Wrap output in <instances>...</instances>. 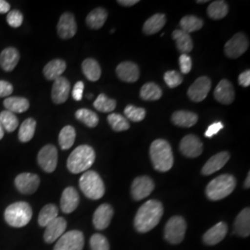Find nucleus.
<instances>
[{"mask_svg": "<svg viewBox=\"0 0 250 250\" xmlns=\"http://www.w3.org/2000/svg\"><path fill=\"white\" fill-rule=\"evenodd\" d=\"M163 206L160 201L151 199L140 207L134 217V227L139 232H149L161 222Z\"/></svg>", "mask_w": 250, "mask_h": 250, "instance_id": "obj_1", "label": "nucleus"}, {"mask_svg": "<svg viewBox=\"0 0 250 250\" xmlns=\"http://www.w3.org/2000/svg\"><path fill=\"white\" fill-rule=\"evenodd\" d=\"M149 155L154 169L161 172L168 171L173 165V154L171 146L164 139H157L150 146Z\"/></svg>", "mask_w": 250, "mask_h": 250, "instance_id": "obj_2", "label": "nucleus"}, {"mask_svg": "<svg viewBox=\"0 0 250 250\" xmlns=\"http://www.w3.org/2000/svg\"><path fill=\"white\" fill-rule=\"evenodd\" d=\"M96 160V153L93 147L87 145L77 146L68 158L67 168L72 173L77 174L89 169Z\"/></svg>", "mask_w": 250, "mask_h": 250, "instance_id": "obj_3", "label": "nucleus"}, {"mask_svg": "<svg viewBox=\"0 0 250 250\" xmlns=\"http://www.w3.org/2000/svg\"><path fill=\"white\" fill-rule=\"evenodd\" d=\"M236 186V180L231 174H223L213 179L206 188L208 199L217 201L231 195Z\"/></svg>", "mask_w": 250, "mask_h": 250, "instance_id": "obj_4", "label": "nucleus"}, {"mask_svg": "<svg viewBox=\"0 0 250 250\" xmlns=\"http://www.w3.org/2000/svg\"><path fill=\"white\" fill-rule=\"evenodd\" d=\"M33 217L31 206L24 201L12 203L5 209L4 218L11 227L21 228L30 223Z\"/></svg>", "mask_w": 250, "mask_h": 250, "instance_id": "obj_5", "label": "nucleus"}, {"mask_svg": "<svg viewBox=\"0 0 250 250\" xmlns=\"http://www.w3.org/2000/svg\"><path fill=\"white\" fill-rule=\"evenodd\" d=\"M82 192L93 200H98L105 194V186L99 173L95 170L85 171L79 180Z\"/></svg>", "mask_w": 250, "mask_h": 250, "instance_id": "obj_6", "label": "nucleus"}, {"mask_svg": "<svg viewBox=\"0 0 250 250\" xmlns=\"http://www.w3.org/2000/svg\"><path fill=\"white\" fill-rule=\"evenodd\" d=\"M187 232V223L183 217L173 216L165 226L164 236L167 241L177 245L182 243Z\"/></svg>", "mask_w": 250, "mask_h": 250, "instance_id": "obj_7", "label": "nucleus"}, {"mask_svg": "<svg viewBox=\"0 0 250 250\" xmlns=\"http://www.w3.org/2000/svg\"><path fill=\"white\" fill-rule=\"evenodd\" d=\"M84 237L81 231L72 230L65 232L58 239L54 250H83Z\"/></svg>", "mask_w": 250, "mask_h": 250, "instance_id": "obj_8", "label": "nucleus"}, {"mask_svg": "<svg viewBox=\"0 0 250 250\" xmlns=\"http://www.w3.org/2000/svg\"><path fill=\"white\" fill-rule=\"evenodd\" d=\"M250 45L248 37L243 33H238L224 45V53L230 59H237L245 53Z\"/></svg>", "mask_w": 250, "mask_h": 250, "instance_id": "obj_9", "label": "nucleus"}, {"mask_svg": "<svg viewBox=\"0 0 250 250\" xmlns=\"http://www.w3.org/2000/svg\"><path fill=\"white\" fill-rule=\"evenodd\" d=\"M37 162L42 170L51 173L57 168L58 149L53 145H46L41 148L37 156Z\"/></svg>", "mask_w": 250, "mask_h": 250, "instance_id": "obj_10", "label": "nucleus"}, {"mask_svg": "<svg viewBox=\"0 0 250 250\" xmlns=\"http://www.w3.org/2000/svg\"><path fill=\"white\" fill-rule=\"evenodd\" d=\"M14 185L20 193L23 195H32L39 188L40 178L35 173L23 172L15 178Z\"/></svg>", "mask_w": 250, "mask_h": 250, "instance_id": "obj_11", "label": "nucleus"}, {"mask_svg": "<svg viewBox=\"0 0 250 250\" xmlns=\"http://www.w3.org/2000/svg\"><path fill=\"white\" fill-rule=\"evenodd\" d=\"M155 188L154 182L148 176H139L135 178L132 184L131 193L134 200L139 201L148 197Z\"/></svg>", "mask_w": 250, "mask_h": 250, "instance_id": "obj_12", "label": "nucleus"}, {"mask_svg": "<svg viewBox=\"0 0 250 250\" xmlns=\"http://www.w3.org/2000/svg\"><path fill=\"white\" fill-rule=\"evenodd\" d=\"M211 87V81L207 76H201L195 81L188 91V97L192 101L201 102L207 98Z\"/></svg>", "mask_w": 250, "mask_h": 250, "instance_id": "obj_13", "label": "nucleus"}, {"mask_svg": "<svg viewBox=\"0 0 250 250\" xmlns=\"http://www.w3.org/2000/svg\"><path fill=\"white\" fill-rule=\"evenodd\" d=\"M180 151L188 158H197L203 152V144L194 134L186 135L180 143Z\"/></svg>", "mask_w": 250, "mask_h": 250, "instance_id": "obj_14", "label": "nucleus"}, {"mask_svg": "<svg viewBox=\"0 0 250 250\" xmlns=\"http://www.w3.org/2000/svg\"><path fill=\"white\" fill-rule=\"evenodd\" d=\"M77 24L73 14L65 12L61 16L58 23V35L62 39H70L75 36Z\"/></svg>", "mask_w": 250, "mask_h": 250, "instance_id": "obj_15", "label": "nucleus"}, {"mask_svg": "<svg viewBox=\"0 0 250 250\" xmlns=\"http://www.w3.org/2000/svg\"><path fill=\"white\" fill-rule=\"evenodd\" d=\"M67 228V222L62 217H57L52 222L45 226L44 240L48 244L57 241Z\"/></svg>", "mask_w": 250, "mask_h": 250, "instance_id": "obj_16", "label": "nucleus"}, {"mask_svg": "<svg viewBox=\"0 0 250 250\" xmlns=\"http://www.w3.org/2000/svg\"><path fill=\"white\" fill-rule=\"evenodd\" d=\"M71 90V83L65 77L61 76L54 81L51 99L55 104H62L67 101Z\"/></svg>", "mask_w": 250, "mask_h": 250, "instance_id": "obj_17", "label": "nucleus"}, {"mask_svg": "<svg viewBox=\"0 0 250 250\" xmlns=\"http://www.w3.org/2000/svg\"><path fill=\"white\" fill-rule=\"evenodd\" d=\"M113 208L109 204H102L96 209L93 216V224L98 230H104L111 222L113 217Z\"/></svg>", "mask_w": 250, "mask_h": 250, "instance_id": "obj_18", "label": "nucleus"}, {"mask_svg": "<svg viewBox=\"0 0 250 250\" xmlns=\"http://www.w3.org/2000/svg\"><path fill=\"white\" fill-rule=\"evenodd\" d=\"M234 89L230 81H221L214 90V98L218 102L224 105H230L234 100Z\"/></svg>", "mask_w": 250, "mask_h": 250, "instance_id": "obj_19", "label": "nucleus"}, {"mask_svg": "<svg viewBox=\"0 0 250 250\" xmlns=\"http://www.w3.org/2000/svg\"><path fill=\"white\" fill-rule=\"evenodd\" d=\"M80 202V197L77 190L74 188H65L61 198V208L64 213L73 212Z\"/></svg>", "mask_w": 250, "mask_h": 250, "instance_id": "obj_20", "label": "nucleus"}, {"mask_svg": "<svg viewBox=\"0 0 250 250\" xmlns=\"http://www.w3.org/2000/svg\"><path fill=\"white\" fill-rule=\"evenodd\" d=\"M118 77L126 83H134L138 80L140 72L138 66L131 62L120 63L116 69Z\"/></svg>", "mask_w": 250, "mask_h": 250, "instance_id": "obj_21", "label": "nucleus"}, {"mask_svg": "<svg viewBox=\"0 0 250 250\" xmlns=\"http://www.w3.org/2000/svg\"><path fill=\"white\" fill-rule=\"evenodd\" d=\"M229 160H230V154L228 152L223 151L216 154L206 162L204 167L202 168V174L210 175L216 171L221 170Z\"/></svg>", "mask_w": 250, "mask_h": 250, "instance_id": "obj_22", "label": "nucleus"}, {"mask_svg": "<svg viewBox=\"0 0 250 250\" xmlns=\"http://www.w3.org/2000/svg\"><path fill=\"white\" fill-rule=\"evenodd\" d=\"M227 231L228 227L226 224L224 222H220L205 232L203 236V241L209 246L216 245L224 239L227 234Z\"/></svg>", "mask_w": 250, "mask_h": 250, "instance_id": "obj_23", "label": "nucleus"}, {"mask_svg": "<svg viewBox=\"0 0 250 250\" xmlns=\"http://www.w3.org/2000/svg\"><path fill=\"white\" fill-rule=\"evenodd\" d=\"M20 61V53L15 47H7L0 54V66L5 72H12Z\"/></svg>", "mask_w": 250, "mask_h": 250, "instance_id": "obj_24", "label": "nucleus"}, {"mask_svg": "<svg viewBox=\"0 0 250 250\" xmlns=\"http://www.w3.org/2000/svg\"><path fill=\"white\" fill-rule=\"evenodd\" d=\"M234 232L242 237H247L250 234V209L244 208L237 215L234 222Z\"/></svg>", "mask_w": 250, "mask_h": 250, "instance_id": "obj_25", "label": "nucleus"}, {"mask_svg": "<svg viewBox=\"0 0 250 250\" xmlns=\"http://www.w3.org/2000/svg\"><path fill=\"white\" fill-rule=\"evenodd\" d=\"M67 68V64L60 59H56L47 63L43 70L44 75L47 80L55 81L62 76Z\"/></svg>", "mask_w": 250, "mask_h": 250, "instance_id": "obj_26", "label": "nucleus"}, {"mask_svg": "<svg viewBox=\"0 0 250 250\" xmlns=\"http://www.w3.org/2000/svg\"><path fill=\"white\" fill-rule=\"evenodd\" d=\"M197 120L198 116L196 113L187 110H178L171 115V122L179 127H192L197 124Z\"/></svg>", "mask_w": 250, "mask_h": 250, "instance_id": "obj_27", "label": "nucleus"}, {"mask_svg": "<svg viewBox=\"0 0 250 250\" xmlns=\"http://www.w3.org/2000/svg\"><path fill=\"white\" fill-rule=\"evenodd\" d=\"M166 23V16L162 13H157L147 19L143 26V32L147 36L159 33Z\"/></svg>", "mask_w": 250, "mask_h": 250, "instance_id": "obj_28", "label": "nucleus"}, {"mask_svg": "<svg viewBox=\"0 0 250 250\" xmlns=\"http://www.w3.org/2000/svg\"><path fill=\"white\" fill-rule=\"evenodd\" d=\"M172 38L174 39L177 49L183 54H188L192 51L193 49V40L191 36L188 33L184 32L183 30H175L172 33Z\"/></svg>", "mask_w": 250, "mask_h": 250, "instance_id": "obj_29", "label": "nucleus"}, {"mask_svg": "<svg viewBox=\"0 0 250 250\" xmlns=\"http://www.w3.org/2000/svg\"><path fill=\"white\" fill-rule=\"evenodd\" d=\"M107 18V10L103 8H97L93 9L87 15L86 24L91 29L99 30L105 24Z\"/></svg>", "mask_w": 250, "mask_h": 250, "instance_id": "obj_30", "label": "nucleus"}, {"mask_svg": "<svg viewBox=\"0 0 250 250\" xmlns=\"http://www.w3.org/2000/svg\"><path fill=\"white\" fill-rule=\"evenodd\" d=\"M4 106L12 113H23L30 107L28 99L21 97H9L4 100Z\"/></svg>", "mask_w": 250, "mask_h": 250, "instance_id": "obj_31", "label": "nucleus"}, {"mask_svg": "<svg viewBox=\"0 0 250 250\" xmlns=\"http://www.w3.org/2000/svg\"><path fill=\"white\" fill-rule=\"evenodd\" d=\"M82 69L84 76L91 81L96 82L101 76V69L99 62L94 59H86L82 63Z\"/></svg>", "mask_w": 250, "mask_h": 250, "instance_id": "obj_32", "label": "nucleus"}, {"mask_svg": "<svg viewBox=\"0 0 250 250\" xmlns=\"http://www.w3.org/2000/svg\"><path fill=\"white\" fill-rule=\"evenodd\" d=\"M36 122L33 118L26 119L21 126L19 130V139L22 143H26L33 139L36 133Z\"/></svg>", "mask_w": 250, "mask_h": 250, "instance_id": "obj_33", "label": "nucleus"}, {"mask_svg": "<svg viewBox=\"0 0 250 250\" xmlns=\"http://www.w3.org/2000/svg\"><path fill=\"white\" fill-rule=\"evenodd\" d=\"M229 12V7L227 3L223 0H217L209 4L207 9L208 16L213 20L224 19Z\"/></svg>", "mask_w": 250, "mask_h": 250, "instance_id": "obj_34", "label": "nucleus"}, {"mask_svg": "<svg viewBox=\"0 0 250 250\" xmlns=\"http://www.w3.org/2000/svg\"><path fill=\"white\" fill-rule=\"evenodd\" d=\"M75 137H76V132L72 126L67 125L62 128V130L59 134V143L62 149L67 150L71 148L75 141Z\"/></svg>", "mask_w": 250, "mask_h": 250, "instance_id": "obj_35", "label": "nucleus"}, {"mask_svg": "<svg viewBox=\"0 0 250 250\" xmlns=\"http://www.w3.org/2000/svg\"><path fill=\"white\" fill-rule=\"evenodd\" d=\"M59 215V208L54 204L45 205L38 216V224L42 227H45L50 222L55 220Z\"/></svg>", "mask_w": 250, "mask_h": 250, "instance_id": "obj_36", "label": "nucleus"}, {"mask_svg": "<svg viewBox=\"0 0 250 250\" xmlns=\"http://www.w3.org/2000/svg\"><path fill=\"white\" fill-rule=\"evenodd\" d=\"M140 97L144 100H159L162 97V90L155 83H147L140 90Z\"/></svg>", "mask_w": 250, "mask_h": 250, "instance_id": "obj_37", "label": "nucleus"}, {"mask_svg": "<svg viewBox=\"0 0 250 250\" xmlns=\"http://www.w3.org/2000/svg\"><path fill=\"white\" fill-rule=\"evenodd\" d=\"M0 124L4 131L11 133L15 131L19 126V120L16 115L9 110H3L0 112Z\"/></svg>", "mask_w": 250, "mask_h": 250, "instance_id": "obj_38", "label": "nucleus"}, {"mask_svg": "<svg viewBox=\"0 0 250 250\" xmlns=\"http://www.w3.org/2000/svg\"><path fill=\"white\" fill-rule=\"evenodd\" d=\"M203 23L204 22L201 19L197 18L196 16H192V15L185 16L180 21L181 30H183L188 34L200 30L203 27Z\"/></svg>", "mask_w": 250, "mask_h": 250, "instance_id": "obj_39", "label": "nucleus"}, {"mask_svg": "<svg viewBox=\"0 0 250 250\" xmlns=\"http://www.w3.org/2000/svg\"><path fill=\"white\" fill-rule=\"evenodd\" d=\"M75 117L77 120H79L81 123L84 124L90 128H94L99 125V116L94 111L86 109V108H81L78 109L75 113Z\"/></svg>", "mask_w": 250, "mask_h": 250, "instance_id": "obj_40", "label": "nucleus"}, {"mask_svg": "<svg viewBox=\"0 0 250 250\" xmlns=\"http://www.w3.org/2000/svg\"><path fill=\"white\" fill-rule=\"evenodd\" d=\"M94 107L101 112H111L116 107V101L108 99L105 94H100L94 102Z\"/></svg>", "mask_w": 250, "mask_h": 250, "instance_id": "obj_41", "label": "nucleus"}, {"mask_svg": "<svg viewBox=\"0 0 250 250\" xmlns=\"http://www.w3.org/2000/svg\"><path fill=\"white\" fill-rule=\"evenodd\" d=\"M107 122L111 128L116 132H123L126 131L130 128V125L125 117L117 114V113H111L107 116Z\"/></svg>", "mask_w": 250, "mask_h": 250, "instance_id": "obj_42", "label": "nucleus"}, {"mask_svg": "<svg viewBox=\"0 0 250 250\" xmlns=\"http://www.w3.org/2000/svg\"><path fill=\"white\" fill-rule=\"evenodd\" d=\"M125 116L127 117L130 121L134 123H139L143 121L146 117V110L143 107H135L133 105H128L125 108Z\"/></svg>", "mask_w": 250, "mask_h": 250, "instance_id": "obj_43", "label": "nucleus"}, {"mask_svg": "<svg viewBox=\"0 0 250 250\" xmlns=\"http://www.w3.org/2000/svg\"><path fill=\"white\" fill-rule=\"evenodd\" d=\"M90 247L92 250H109V244L107 238L99 233H96L91 237Z\"/></svg>", "mask_w": 250, "mask_h": 250, "instance_id": "obj_44", "label": "nucleus"}, {"mask_svg": "<svg viewBox=\"0 0 250 250\" xmlns=\"http://www.w3.org/2000/svg\"><path fill=\"white\" fill-rule=\"evenodd\" d=\"M164 81L170 88H174L183 83V76L176 71H169L165 72Z\"/></svg>", "mask_w": 250, "mask_h": 250, "instance_id": "obj_45", "label": "nucleus"}, {"mask_svg": "<svg viewBox=\"0 0 250 250\" xmlns=\"http://www.w3.org/2000/svg\"><path fill=\"white\" fill-rule=\"evenodd\" d=\"M7 22L9 23V26L12 28H18L21 26L23 22V16L21 12L17 9L9 11L7 16Z\"/></svg>", "mask_w": 250, "mask_h": 250, "instance_id": "obj_46", "label": "nucleus"}, {"mask_svg": "<svg viewBox=\"0 0 250 250\" xmlns=\"http://www.w3.org/2000/svg\"><path fill=\"white\" fill-rule=\"evenodd\" d=\"M179 66L183 74H188L192 69V59L188 54H182L179 58Z\"/></svg>", "mask_w": 250, "mask_h": 250, "instance_id": "obj_47", "label": "nucleus"}, {"mask_svg": "<svg viewBox=\"0 0 250 250\" xmlns=\"http://www.w3.org/2000/svg\"><path fill=\"white\" fill-rule=\"evenodd\" d=\"M12 93V84L7 81L0 80V98H9Z\"/></svg>", "mask_w": 250, "mask_h": 250, "instance_id": "obj_48", "label": "nucleus"}, {"mask_svg": "<svg viewBox=\"0 0 250 250\" xmlns=\"http://www.w3.org/2000/svg\"><path fill=\"white\" fill-rule=\"evenodd\" d=\"M224 126L221 122H216L214 124L209 125L206 130L205 136L207 138H212L215 134H218Z\"/></svg>", "mask_w": 250, "mask_h": 250, "instance_id": "obj_49", "label": "nucleus"}, {"mask_svg": "<svg viewBox=\"0 0 250 250\" xmlns=\"http://www.w3.org/2000/svg\"><path fill=\"white\" fill-rule=\"evenodd\" d=\"M83 89H84V83L79 81L75 83L73 90H72V98L76 101H80L83 99Z\"/></svg>", "mask_w": 250, "mask_h": 250, "instance_id": "obj_50", "label": "nucleus"}, {"mask_svg": "<svg viewBox=\"0 0 250 250\" xmlns=\"http://www.w3.org/2000/svg\"><path fill=\"white\" fill-rule=\"evenodd\" d=\"M238 83L243 87H249L250 84V72L246 71L242 72L238 77Z\"/></svg>", "mask_w": 250, "mask_h": 250, "instance_id": "obj_51", "label": "nucleus"}, {"mask_svg": "<svg viewBox=\"0 0 250 250\" xmlns=\"http://www.w3.org/2000/svg\"><path fill=\"white\" fill-rule=\"evenodd\" d=\"M10 10V5L5 0H0V14L9 13Z\"/></svg>", "mask_w": 250, "mask_h": 250, "instance_id": "obj_52", "label": "nucleus"}, {"mask_svg": "<svg viewBox=\"0 0 250 250\" xmlns=\"http://www.w3.org/2000/svg\"><path fill=\"white\" fill-rule=\"evenodd\" d=\"M139 1L138 0H119L118 3L122 6H125V7H132L134 6L135 4H137Z\"/></svg>", "mask_w": 250, "mask_h": 250, "instance_id": "obj_53", "label": "nucleus"}, {"mask_svg": "<svg viewBox=\"0 0 250 250\" xmlns=\"http://www.w3.org/2000/svg\"><path fill=\"white\" fill-rule=\"evenodd\" d=\"M245 188H250V172H249V175H248V177H247V180H246V182H245Z\"/></svg>", "mask_w": 250, "mask_h": 250, "instance_id": "obj_54", "label": "nucleus"}, {"mask_svg": "<svg viewBox=\"0 0 250 250\" xmlns=\"http://www.w3.org/2000/svg\"><path fill=\"white\" fill-rule=\"evenodd\" d=\"M4 134H5V131H4V129H3L1 124H0V140L4 137Z\"/></svg>", "mask_w": 250, "mask_h": 250, "instance_id": "obj_55", "label": "nucleus"}, {"mask_svg": "<svg viewBox=\"0 0 250 250\" xmlns=\"http://www.w3.org/2000/svg\"><path fill=\"white\" fill-rule=\"evenodd\" d=\"M208 2V0H201V1H197V3H198V4H203V3H207Z\"/></svg>", "mask_w": 250, "mask_h": 250, "instance_id": "obj_56", "label": "nucleus"}, {"mask_svg": "<svg viewBox=\"0 0 250 250\" xmlns=\"http://www.w3.org/2000/svg\"><path fill=\"white\" fill-rule=\"evenodd\" d=\"M87 98H88V99H92V98H93V95H88Z\"/></svg>", "mask_w": 250, "mask_h": 250, "instance_id": "obj_57", "label": "nucleus"}]
</instances>
